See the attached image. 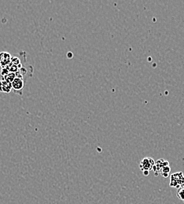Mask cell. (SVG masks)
<instances>
[{"label":"cell","instance_id":"6da1fadb","mask_svg":"<svg viewBox=\"0 0 184 204\" xmlns=\"http://www.w3.org/2000/svg\"><path fill=\"white\" fill-rule=\"evenodd\" d=\"M155 164V162L152 158L146 157L144 158L143 160L141 161L139 164V168L142 171H150L153 169V166Z\"/></svg>","mask_w":184,"mask_h":204},{"label":"cell","instance_id":"7a4b0ae2","mask_svg":"<svg viewBox=\"0 0 184 204\" xmlns=\"http://www.w3.org/2000/svg\"><path fill=\"white\" fill-rule=\"evenodd\" d=\"M11 86H12V89L14 91V92L20 93V95H21V91H22L24 86V79H19V78H15L14 80L11 83Z\"/></svg>","mask_w":184,"mask_h":204},{"label":"cell","instance_id":"3957f363","mask_svg":"<svg viewBox=\"0 0 184 204\" xmlns=\"http://www.w3.org/2000/svg\"><path fill=\"white\" fill-rule=\"evenodd\" d=\"M11 56L7 52H2L0 53V66L1 68H6L10 63Z\"/></svg>","mask_w":184,"mask_h":204},{"label":"cell","instance_id":"277c9868","mask_svg":"<svg viewBox=\"0 0 184 204\" xmlns=\"http://www.w3.org/2000/svg\"><path fill=\"white\" fill-rule=\"evenodd\" d=\"M12 91V86L10 83H8L6 80L0 81V92L2 93H9Z\"/></svg>","mask_w":184,"mask_h":204},{"label":"cell","instance_id":"5b68a950","mask_svg":"<svg viewBox=\"0 0 184 204\" xmlns=\"http://www.w3.org/2000/svg\"><path fill=\"white\" fill-rule=\"evenodd\" d=\"M179 173H174L171 176V183H170V185L172 186L174 185V183L176 184H183V181L184 180L183 177V174H181V176H179Z\"/></svg>","mask_w":184,"mask_h":204},{"label":"cell","instance_id":"8992f818","mask_svg":"<svg viewBox=\"0 0 184 204\" xmlns=\"http://www.w3.org/2000/svg\"><path fill=\"white\" fill-rule=\"evenodd\" d=\"M15 78H16L15 73L9 72L7 75H5V76L3 78V80H6V81H7L8 83H12V82L14 80V79H15Z\"/></svg>","mask_w":184,"mask_h":204},{"label":"cell","instance_id":"52a82bcc","mask_svg":"<svg viewBox=\"0 0 184 204\" xmlns=\"http://www.w3.org/2000/svg\"><path fill=\"white\" fill-rule=\"evenodd\" d=\"M160 172H161V173L162 174V176H163V177H164V178L169 177V173H170V167H169V165L166 166H164V167L162 168Z\"/></svg>","mask_w":184,"mask_h":204},{"label":"cell","instance_id":"ba28073f","mask_svg":"<svg viewBox=\"0 0 184 204\" xmlns=\"http://www.w3.org/2000/svg\"><path fill=\"white\" fill-rule=\"evenodd\" d=\"M10 63H12L13 65H17H17H20V64H21V61H20V59H19L18 57H11Z\"/></svg>","mask_w":184,"mask_h":204},{"label":"cell","instance_id":"9c48e42d","mask_svg":"<svg viewBox=\"0 0 184 204\" xmlns=\"http://www.w3.org/2000/svg\"><path fill=\"white\" fill-rule=\"evenodd\" d=\"M177 196L184 201V189L181 188V189H179V191L177 192Z\"/></svg>","mask_w":184,"mask_h":204},{"label":"cell","instance_id":"30bf717a","mask_svg":"<svg viewBox=\"0 0 184 204\" xmlns=\"http://www.w3.org/2000/svg\"><path fill=\"white\" fill-rule=\"evenodd\" d=\"M8 73H9V71H8V69L6 68V67L2 68V70H1V75H2V77L3 78L5 75H7Z\"/></svg>","mask_w":184,"mask_h":204},{"label":"cell","instance_id":"8fae6325","mask_svg":"<svg viewBox=\"0 0 184 204\" xmlns=\"http://www.w3.org/2000/svg\"><path fill=\"white\" fill-rule=\"evenodd\" d=\"M143 174L146 177V176L149 175V173H150V171H143Z\"/></svg>","mask_w":184,"mask_h":204},{"label":"cell","instance_id":"7c38bea8","mask_svg":"<svg viewBox=\"0 0 184 204\" xmlns=\"http://www.w3.org/2000/svg\"><path fill=\"white\" fill-rule=\"evenodd\" d=\"M0 67H1V66H0Z\"/></svg>","mask_w":184,"mask_h":204}]
</instances>
